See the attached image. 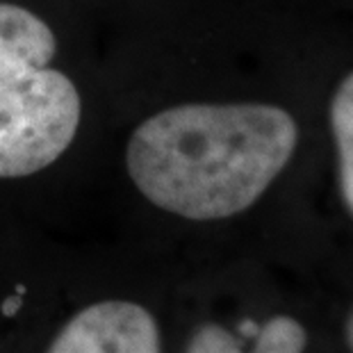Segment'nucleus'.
I'll list each match as a JSON object with an SVG mask.
<instances>
[{
    "label": "nucleus",
    "mask_w": 353,
    "mask_h": 353,
    "mask_svg": "<svg viewBox=\"0 0 353 353\" xmlns=\"http://www.w3.org/2000/svg\"><path fill=\"white\" fill-rule=\"evenodd\" d=\"M296 141V121L276 105H174L134 128L125 169L164 212L214 221L251 208L288 167Z\"/></svg>",
    "instance_id": "1"
},
{
    "label": "nucleus",
    "mask_w": 353,
    "mask_h": 353,
    "mask_svg": "<svg viewBox=\"0 0 353 353\" xmlns=\"http://www.w3.org/2000/svg\"><path fill=\"white\" fill-rule=\"evenodd\" d=\"M82 121L80 92L66 73L43 66L0 89V178H26L57 162Z\"/></svg>",
    "instance_id": "2"
},
{
    "label": "nucleus",
    "mask_w": 353,
    "mask_h": 353,
    "mask_svg": "<svg viewBox=\"0 0 353 353\" xmlns=\"http://www.w3.org/2000/svg\"><path fill=\"white\" fill-rule=\"evenodd\" d=\"M48 353H160V333L146 307L101 301L78 312Z\"/></svg>",
    "instance_id": "3"
},
{
    "label": "nucleus",
    "mask_w": 353,
    "mask_h": 353,
    "mask_svg": "<svg viewBox=\"0 0 353 353\" xmlns=\"http://www.w3.org/2000/svg\"><path fill=\"white\" fill-rule=\"evenodd\" d=\"M57 52L52 28L23 5L0 3V89L28 71L50 66Z\"/></svg>",
    "instance_id": "4"
},
{
    "label": "nucleus",
    "mask_w": 353,
    "mask_h": 353,
    "mask_svg": "<svg viewBox=\"0 0 353 353\" xmlns=\"http://www.w3.org/2000/svg\"><path fill=\"white\" fill-rule=\"evenodd\" d=\"M330 128L340 153V185L353 214V73L342 80L330 103Z\"/></svg>",
    "instance_id": "5"
},
{
    "label": "nucleus",
    "mask_w": 353,
    "mask_h": 353,
    "mask_svg": "<svg viewBox=\"0 0 353 353\" xmlns=\"http://www.w3.org/2000/svg\"><path fill=\"white\" fill-rule=\"evenodd\" d=\"M255 353H303L305 328L292 317H274L258 330Z\"/></svg>",
    "instance_id": "6"
},
{
    "label": "nucleus",
    "mask_w": 353,
    "mask_h": 353,
    "mask_svg": "<svg viewBox=\"0 0 353 353\" xmlns=\"http://www.w3.org/2000/svg\"><path fill=\"white\" fill-rule=\"evenodd\" d=\"M187 353H242L235 337L221 326H203L192 337Z\"/></svg>",
    "instance_id": "7"
},
{
    "label": "nucleus",
    "mask_w": 353,
    "mask_h": 353,
    "mask_svg": "<svg viewBox=\"0 0 353 353\" xmlns=\"http://www.w3.org/2000/svg\"><path fill=\"white\" fill-rule=\"evenodd\" d=\"M239 330H242V335H246V337H255V335H258L260 326L253 324V321H244V324L239 326Z\"/></svg>",
    "instance_id": "8"
},
{
    "label": "nucleus",
    "mask_w": 353,
    "mask_h": 353,
    "mask_svg": "<svg viewBox=\"0 0 353 353\" xmlns=\"http://www.w3.org/2000/svg\"><path fill=\"white\" fill-rule=\"evenodd\" d=\"M3 310H5V314H14V312L19 310V299H17V296H14V299H10V301L5 303V307H3Z\"/></svg>",
    "instance_id": "9"
},
{
    "label": "nucleus",
    "mask_w": 353,
    "mask_h": 353,
    "mask_svg": "<svg viewBox=\"0 0 353 353\" xmlns=\"http://www.w3.org/2000/svg\"><path fill=\"white\" fill-rule=\"evenodd\" d=\"M347 337H349V342H351V347H353V317L349 321V328H347Z\"/></svg>",
    "instance_id": "10"
}]
</instances>
